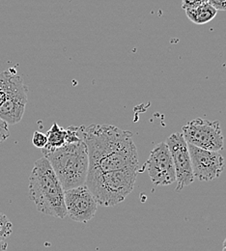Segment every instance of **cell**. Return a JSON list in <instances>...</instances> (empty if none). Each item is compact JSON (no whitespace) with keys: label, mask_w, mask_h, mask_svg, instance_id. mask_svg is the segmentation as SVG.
<instances>
[{"label":"cell","mask_w":226,"mask_h":251,"mask_svg":"<svg viewBox=\"0 0 226 251\" xmlns=\"http://www.w3.org/2000/svg\"><path fill=\"white\" fill-rule=\"evenodd\" d=\"M10 136V131L8 124L4 122L2 119H0V143L5 141Z\"/></svg>","instance_id":"e0dca14e"},{"label":"cell","mask_w":226,"mask_h":251,"mask_svg":"<svg viewBox=\"0 0 226 251\" xmlns=\"http://www.w3.org/2000/svg\"><path fill=\"white\" fill-rule=\"evenodd\" d=\"M194 179L210 182L220 178L224 172L226 160L219 152L208 151L188 144Z\"/></svg>","instance_id":"30bf717a"},{"label":"cell","mask_w":226,"mask_h":251,"mask_svg":"<svg viewBox=\"0 0 226 251\" xmlns=\"http://www.w3.org/2000/svg\"><path fill=\"white\" fill-rule=\"evenodd\" d=\"M152 183L156 186H169L176 182L173 159L165 142L157 144L144 163Z\"/></svg>","instance_id":"ba28073f"},{"label":"cell","mask_w":226,"mask_h":251,"mask_svg":"<svg viewBox=\"0 0 226 251\" xmlns=\"http://www.w3.org/2000/svg\"><path fill=\"white\" fill-rule=\"evenodd\" d=\"M46 135L48 143L46 147L42 149L44 156L66 145V128L60 126L57 123L52 124Z\"/></svg>","instance_id":"7c38bea8"},{"label":"cell","mask_w":226,"mask_h":251,"mask_svg":"<svg viewBox=\"0 0 226 251\" xmlns=\"http://www.w3.org/2000/svg\"><path fill=\"white\" fill-rule=\"evenodd\" d=\"M223 251H226V248H224V250H223Z\"/></svg>","instance_id":"44dd1931"},{"label":"cell","mask_w":226,"mask_h":251,"mask_svg":"<svg viewBox=\"0 0 226 251\" xmlns=\"http://www.w3.org/2000/svg\"><path fill=\"white\" fill-rule=\"evenodd\" d=\"M28 88L18 74L11 80L7 95L0 105V119L8 125H16L25 115L27 103Z\"/></svg>","instance_id":"52a82bcc"},{"label":"cell","mask_w":226,"mask_h":251,"mask_svg":"<svg viewBox=\"0 0 226 251\" xmlns=\"http://www.w3.org/2000/svg\"><path fill=\"white\" fill-rule=\"evenodd\" d=\"M64 199L67 216L71 220L86 223L95 217L99 205L86 185L66 190Z\"/></svg>","instance_id":"9c48e42d"},{"label":"cell","mask_w":226,"mask_h":251,"mask_svg":"<svg viewBox=\"0 0 226 251\" xmlns=\"http://www.w3.org/2000/svg\"><path fill=\"white\" fill-rule=\"evenodd\" d=\"M32 143L36 148L44 149L48 143V138L46 133H43L41 131H35L33 133Z\"/></svg>","instance_id":"9a60e30c"},{"label":"cell","mask_w":226,"mask_h":251,"mask_svg":"<svg viewBox=\"0 0 226 251\" xmlns=\"http://www.w3.org/2000/svg\"><path fill=\"white\" fill-rule=\"evenodd\" d=\"M182 134L188 144L200 149L220 152L225 146L222 127L218 121L194 119L183 126Z\"/></svg>","instance_id":"5b68a950"},{"label":"cell","mask_w":226,"mask_h":251,"mask_svg":"<svg viewBox=\"0 0 226 251\" xmlns=\"http://www.w3.org/2000/svg\"><path fill=\"white\" fill-rule=\"evenodd\" d=\"M50 162L65 191L85 185L89 157L84 141L66 144L44 156Z\"/></svg>","instance_id":"3957f363"},{"label":"cell","mask_w":226,"mask_h":251,"mask_svg":"<svg viewBox=\"0 0 226 251\" xmlns=\"http://www.w3.org/2000/svg\"><path fill=\"white\" fill-rule=\"evenodd\" d=\"M15 75H17V70L15 68H10L0 73V105L7 95L11 80Z\"/></svg>","instance_id":"4fadbf2b"},{"label":"cell","mask_w":226,"mask_h":251,"mask_svg":"<svg viewBox=\"0 0 226 251\" xmlns=\"http://www.w3.org/2000/svg\"><path fill=\"white\" fill-rule=\"evenodd\" d=\"M13 233V224L7 216L0 213V240L10 237Z\"/></svg>","instance_id":"5bb4252c"},{"label":"cell","mask_w":226,"mask_h":251,"mask_svg":"<svg viewBox=\"0 0 226 251\" xmlns=\"http://www.w3.org/2000/svg\"><path fill=\"white\" fill-rule=\"evenodd\" d=\"M7 249H8L7 243L0 240V251H7Z\"/></svg>","instance_id":"d6986e66"},{"label":"cell","mask_w":226,"mask_h":251,"mask_svg":"<svg viewBox=\"0 0 226 251\" xmlns=\"http://www.w3.org/2000/svg\"><path fill=\"white\" fill-rule=\"evenodd\" d=\"M83 141L89 157L88 172H140L131 132L115 126L93 124L85 126Z\"/></svg>","instance_id":"6da1fadb"},{"label":"cell","mask_w":226,"mask_h":251,"mask_svg":"<svg viewBox=\"0 0 226 251\" xmlns=\"http://www.w3.org/2000/svg\"><path fill=\"white\" fill-rule=\"evenodd\" d=\"M205 3H208V0H182V8L184 10L193 9Z\"/></svg>","instance_id":"2e32d148"},{"label":"cell","mask_w":226,"mask_h":251,"mask_svg":"<svg viewBox=\"0 0 226 251\" xmlns=\"http://www.w3.org/2000/svg\"><path fill=\"white\" fill-rule=\"evenodd\" d=\"M139 171L88 172L85 185L97 200L98 205L113 207L123 202L133 190Z\"/></svg>","instance_id":"277c9868"},{"label":"cell","mask_w":226,"mask_h":251,"mask_svg":"<svg viewBox=\"0 0 226 251\" xmlns=\"http://www.w3.org/2000/svg\"><path fill=\"white\" fill-rule=\"evenodd\" d=\"M224 248H226V239L225 240V242H224Z\"/></svg>","instance_id":"ffe728a7"},{"label":"cell","mask_w":226,"mask_h":251,"mask_svg":"<svg viewBox=\"0 0 226 251\" xmlns=\"http://www.w3.org/2000/svg\"><path fill=\"white\" fill-rule=\"evenodd\" d=\"M208 3L217 11H226V0H208Z\"/></svg>","instance_id":"ac0fdd59"},{"label":"cell","mask_w":226,"mask_h":251,"mask_svg":"<svg viewBox=\"0 0 226 251\" xmlns=\"http://www.w3.org/2000/svg\"><path fill=\"white\" fill-rule=\"evenodd\" d=\"M185 11L188 19L195 25H206L213 21L218 14V11L209 3Z\"/></svg>","instance_id":"8fae6325"},{"label":"cell","mask_w":226,"mask_h":251,"mask_svg":"<svg viewBox=\"0 0 226 251\" xmlns=\"http://www.w3.org/2000/svg\"><path fill=\"white\" fill-rule=\"evenodd\" d=\"M28 189L29 199L40 213L61 220L67 217L65 190L47 157L35 161Z\"/></svg>","instance_id":"7a4b0ae2"},{"label":"cell","mask_w":226,"mask_h":251,"mask_svg":"<svg viewBox=\"0 0 226 251\" xmlns=\"http://www.w3.org/2000/svg\"><path fill=\"white\" fill-rule=\"evenodd\" d=\"M173 159L176 173V190L181 191L194 183V176L192 159L182 132L172 133L165 141Z\"/></svg>","instance_id":"8992f818"}]
</instances>
